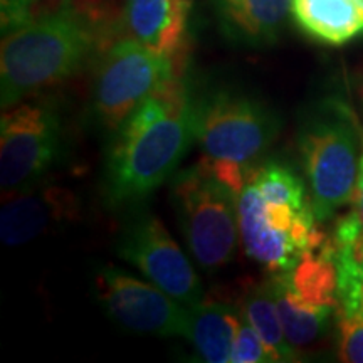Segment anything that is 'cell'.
I'll return each mask as SVG.
<instances>
[{
	"label": "cell",
	"mask_w": 363,
	"mask_h": 363,
	"mask_svg": "<svg viewBox=\"0 0 363 363\" xmlns=\"http://www.w3.org/2000/svg\"><path fill=\"white\" fill-rule=\"evenodd\" d=\"M194 142L192 91L185 74L165 81L111 133L103 194L111 207L138 206L162 187Z\"/></svg>",
	"instance_id": "cell-1"
},
{
	"label": "cell",
	"mask_w": 363,
	"mask_h": 363,
	"mask_svg": "<svg viewBox=\"0 0 363 363\" xmlns=\"http://www.w3.org/2000/svg\"><path fill=\"white\" fill-rule=\"evenodd\" d=\"M239 233L247 257L269 274L291 271L326 242L305 182L278 160H261L247 172L239 190Z\"/></svg>",
	"instance_id": "cell-2"
},
{
	"label": "cell",
	"mask_w": 363,
	"mask_h": 363,
	"mask_svg": "<svg viewBox=\"0 0 363 363\" xmlns=\"http://www.w3.org/2000/svg\"><path fill=\"white\" fill-rule=\"evenodd\" d=\"M101 0H81L78 7L4 34L0 51V104H19L40 89L62 83L104 48L108 34Z\"/></svg>",
	"instance_id": "cell-3"
},
{
	"label": "cell",
	"mask_w": 363,
	"mask_h": 363,
	"mask_svg": "<svg viewBox=\"0 0 363 363\" xmlns=\"http://www.w3.org/2000/svg\"><path fill=\"white\" fill-rule=\"evenodd\" d=\"M192 123L202 158L238 190L279 131L278 115L264 101L234 88L192 94Z\"/></svg>",
	"instance_id": "cell-4"
},
{
	"label": "cell",
	"mask_w": 363,
	"mask_h": 363,
	"mask_svg": "<svg viewBox=\"0 0 363 363\" xmlns=\"http://www.w3.org/2000/svg\"><path fill=\"white\" fill-rule=\"evenodd\" d=\"M170 201L190 254L203 269L233 261L240 242L239 190L206 158L177 172Z\"/></svg>",
	"instance_id": "cell-5"
},
{
	"label": "cell",
	"mask_w": 363,
	"mask_h": 363,
	"mask_svg": "<svg viewBox=\"0 0 363 363\" xmlns=\"http://www.w3.org/2000/svg\"><path fill=\"white\" fill-rule=\"evenodd\" d=\"M362 133L342 104L331 103L308 118L299 131V152L313 211L326 222L350 206L360 175Z\"/></svg>",
	"instance_id": "cell-6"
},
{
	"label": "cell",
	"mask_w": 363,
	"mask_h": 363,
	"mask_svg": "<svg viewBox=\"0 0 363 363\" xmlns=\"http://www.w3.org/2000/svg\"><path fill=\"white\" fill-rule=\"evenodd\" d=\"M184 56L158 54L133 38H121L104 49L94 84V116L113 133L153 91L185 74Z\"/></svg>",
	"instance_id": "cell-7"
},
{
	"label": "cell",
	"mask_w": 363,
	"mask_h": 363,
	"mask_svg": "<svg viewBox=\"0 0 363 363\" xmlns=\"http://www.w3.org/2000/svg\"><path fill=\"white\" fill-rule=\"evenodd\" d=\"M267 281L286 338L306 347L323 337L338 310L333 240H326L291 271L272 272Z\"/></svg>",
	"instance_id": "cell-8"
},
{
	"label": "cell",
	"mask_w": 363,
	"mask_h": 363,
	"mask_svg": "<svg viewBox=\"0 0 363 363\" xmlns=\"http://www.w3.org/2000/svg\"><path fill=\"white\" fill-rule=\"evenodd\" d=\"M62 121L48 101H21L7 108L0 120V185L2 192L30 189L57 160Z\"/></svg>",
	"instance_id": "cell-9"
},
{
	"label": "cell",
	"mask_w": 363,
	"mask_h": 363,
	"mask_svg": "<svg viewBox=\"0 0 363 363\" xmlns=\"http://www.w3.org/2000/svg\"><path fill=\"white\" fill-rule=\"evenodd\" d=\"M116 252L184 306L203 301V286L192 262L150 212H140L126 222L118 235Z\"/></svg>",
	"instance_id": "cell-10"
},
{
	"label": "cell",
	"mask_w": 363,
	"mask_h": 363,
	"mask_svg": "<svg viewBox=\"0 0 363 363\" xmlns=\"http://www.w3.org/2000/svg\"><path fill=\"white\" fill-rule=\"evenodd\" d=\"M94 293L104 311L126 330L187 338L189 306L152 281L136 279L120 267L101 266L94 274Z\"/></svg>",
	"instance_id": "cell-11"
},
{
	"label": "cell",
	"mask_w": 363,
	"mask_h": 363,
	"mask_svg": "<svg viewBox=\"0 0 363 363\" xmlns=\"http://www.w3.org/2000/svg\"><path fill=\"white\" fill-rule=\"evenodd\" d=\"M192 0H126L123 24L130 38L165 56L187 54Z\"/></svg>",
	"instance_id": "cell-12"
},
{
	"label": "cell",
	"mask_w": 363,
	"mask_h": 363,
	"mask_svg": "<svg viewBox=\"0 0 363 363\" xmlns=\"http://www.w3.org/2000/svg\"><path fill=\"white\" fill-rule=\"evenodd\" d=\"M34 187L11 194L0 214V238L7 246L16 247L39 235L51 222L61 220L62 214L74 206L69 194L57 189L33 192Z\"/></svg>",
	"instance_id": "cell-13"
},
{
	"label": "cell",
	"mask_w": 363,
	"mask_h": 363,
	"mask_svg": "<svg viewBox=\"0 0 363 363\" xmlns=\"http://www.w3.org/2000/svg\"><path fill=\"white\" fill-rule=\"evenodd\" d=\"M220 29L234 43H276L291 11V0H216Z\"/></svg>",
	"instance_id": "cell-14"
},
{
	"label": "cell",
	"mask_w": 363,
	"mask_h": 363,
	"mask_svg": "<svg viewBox=\"0 0 363 363\" xmlns=\"http://www.w3.org/2000/svg\"><path fill=\"white\" fill-rule=\"evenodd\" d=\"M244 321L238 305L222 301H202L189 306L187 340L194 345L201 360L230 363L233 347Z\"/></svg>",
	"instance_id": "cell-15"
},
{
	"label": "cell",
	"mask_w": 363,
	"mask_h": 363,
	"mask_svg": "<svg viewBox=\"0 0 363 363\" xmlns=\"http://www.w3.org/2000/svg\"><path fill=\"white\" fill-rule=\"evenodd\" d=\"M298 26L325 44L342 45L363 33L360 0H291Z\"/></svg>",
	"instance_id": "cell-16"
},
{
	"label": "cell",
	"mask_w": 363,
	"mask_h": 363,
	"mask_svg": "<svg viewBox=\"0 0 363 363\" xmlns=\"http://www.w3.org/2000/svg\"><path fill=\"white\" fill-rule=\"evenodd\" d=\"M239 306L242 310L244 318L264 340L276 362L298 360V352L286 340L269 281L264 279L261 283L249 284L242 298H240Z\"/></svg>",
	"instance_id": "cell-17"
},
{
	"label": "cell",
	"mask_w": 363,
	"mask_h": 363,
	"mask_svg": "<svg viewBox=\"0 0 363 363\" xmlns=\"http://www.w3.org/2000/svg\"><path fill=\"white\" fill-rule=\"evenodd\" d=\"M338 315L363 318V238L335 242Z\"/></svg>",
	"instance_id": "cell-18"
},
{
	"label": "cell",
	"mask_w": 363,
	"mask_h": 363,
	"mask_svg": "<svg viewBox=\"0 0 363 363\" xmlns=\"http://www.w3.org/2000/svg\"><path fill=\"white\" fill-rule=\"evenodd\" d=\"M81 0H2V34L78 7Z\"/></svg>",
	"instance_id": "cell-19"
},
{
	"label": "cell",
	"mask_w": 363,
	"mask_h": 363,
	"mask_svg": "<svg viewBox=\"0 0 363 363\" xmlns=\"http://www.w3.org/2000/svg\"><path fill=\"white\" fill-rule=\"evenodd\" d=\"M276 362L264 340L259 337L254 326L244 318L238 338L233 347L230 363H272Z\"/></svg>",
	"instance_id": "cell-20"
},
{
	"label": "cell",
	"mask_w": 363,
	"mask_h": 363,
	"mask_svg": "<svg viewBox=\"0 0 363 363\" xmlns=\"http://www.w3.org/2000/svg\"><path fill=\"white\" fill-rule=\"evenodd\" d=\"M338 357L342 362L363 363V318L338 315Z\"/></svg>",
	"instance_id": "cell-21"
},
{
	"label": "cell",
	"mask_w": 363,
	"mask_h": 363,
	"mask_svg": "<svg viewBox=\"0 0 363 363\" xmlns=\"http://www.w3.org/2000/svg\"><path fill=\"white\" fill-rule=\"evenodd\" d=\"M363 238V148L360 160V175H358L355 195L350 202V211L345 214L335 229V242H350Z\"/></svg>",
	"instance_id": "cell-22"
},
{
	"label": "cell",
	"mask_w": 363,
	"mask_h": 363,
	"mask_svg": "<svg viewBox=\"0 0 363 363\" xmlns=\"http://www.w3.org/2000/svg\"><path fill=\"white\" fill-rule=\"evenodd\" d=\"M360 4H362V9H363V0H360Z\"/></svg>",
	"instance_id": "cell-23"
}]
</instances>
